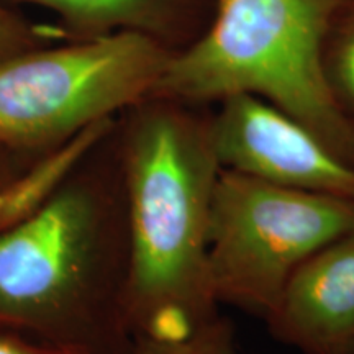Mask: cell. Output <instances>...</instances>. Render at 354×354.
Here are the masks:
<instances>
[{"label": "cell", "instance_id": "obj_11", "mask_svg": "<svg viewBox=\"0 0 354 354\" xmlns=\"http://www.w3.org/2000/svg\"><path fill=\"white\" fill-rule=\"evenodd\" d=\"M130 354H240L232 320L220 313L184 338H135Z\"/></svg>", "mask_w": 354, "mask_h": 354}, {"label": "cell", "instance_id": "obj_4", "mask_svg": "<svg viewBox=\"0 0 354 354\" xmlns=\"http://www.w3.org/2000/svg\"><path fill=\"white\" fill-rule=\"evenodd\" d=\"M172 53L136 33L61 41L0 64V143L51 153L154 92Z\"/></svg>", "mask_w": 354, "mask_h": 354}, {"label": "cell", "instance_id": "obj_9", "mask_svg": "<svg viewBox=\"0 0 354 354\" xmlns=\"http://www.w3.org/2000/svg\"><path fill=\"white\" fill-rule=\"evenodd\" d=\"M323 71L331 95L354 123V0H336L323 35Z\"/></svg>", "mask_w": 354, "mask_h": 354}, {"label": "cell", "instance_id": "obj_8", "mask_svg": "<svg viewBox=\"0 0 354 354\" xmlns=\"http://www.w3.org/2000/svg\"><path fill=\"white\" fill-rule=\"evenodd\" d=\"M51 10L64 41L136 33L171 53L192 44L210 24L215 0H2Z\"/></svg>", "mask_w": 354, "mask_h": 354}, {"label": "cell", "instance_id": "obj_1", "mask_svg": "<svg viewBox=\"0 0 354 354\" xmlns=\"http://www.w3.org/2000/svg\"><path fill=\"white\" fill-rule=\"evenodd\" d=\"M113 120L0 227V330L82 354H130V233Z\"/></svg>", "mask_w": 354, "mask_h": 354}, {"label": "cell", "instance_id": "obj_13", "mask_svg": "<svg viewBox=\"0 0 354 354\" xmlns=\"http://www.w3.org/2000/svg\"><path fill=\"white\" fill-rule=\"evenodd\" d=\"M0 354H82L56 344L39 342L32 336L0 330Z\"/></svg>", "mask_w": 354, "mask_h": 354}, {"label": "cell", "instance_id": "obj_10", "mask_svg": "<svg viewBox=\"0 0 354 354\" xmlns=\"http://www.w3.org/2000/svg\"><path fill=\"white\" fill-rule=\"evenodd\" d=\"M64 148L39 153L0 143V227L33 202L25 198V194L32 198L41 196L44 189L35 187L37 180L44 177L41 172L46 171Z\"/></svg>", "mask_w": 354, "mask_h": 354}, {"label": "cell", "instance_id": "obj_12", "mask_svg": "<svg viewBox=\"0 0 354 354\" xmlns=\"http://www.w3.org/2000/svg\"><path fill=\"white\" fill-rule=\"evenodd\" d=\"M64 41L57 28H44L28 20L19 8L0 0V64L33 48Z\"/></svg>", "mask_w": 354, "mask_h": 354}, {"label": "cell", "instance_id": "obj_6", "mask_svg": "<svg viewBox=\"0 0 354 354\" xmlns=\"http://www.w3.org/2000/svg\"><path fill=\"white\" fill-rule=\"evenodd\" d=\"M214 107L212 133L223 169L354 202V167L282 110L248 94Z\"/></svg>", "mask_w": 354, "mask_h": 354}, {"label": "cell", "instance_id": "obj_3", "mask_svg": "<svg viewBox=\"0 0 354 354\" xmlns=\"http://www.w3.org/2000/svg\"><path fill=\"white\" fill-rule=\"evenodd\" d=\"M336 0H215L201 37L172 53L151 95L197 105L259 97L354 167V123L323 71V35Z\"/></svg>", "mask_w": 354, "mask_h": 354}, {"label": "cell", "instance_id": "obj_2", "mask_svg": "<svg viewBox=\"0 0 354 354\" xmlns=\"http://www.w3.org/2000/svg\"><path fill=\"white\" fill-rule=\"evenodd\" d=\"M209 105L149 95L115 117L127 192L131 338H184L220 315L210 212L221 165Z\"/></svg>", "mask_w": 354, "mask_h": 354}, {"label": "cell", "instance_id": "obj_5", "mask_svg": "<svg viewBox=\"0 0 354 354\" xmlns=\"http://www.w3.org/2000/svg\"><path fill=\"white\" fill-rule=\"evenodd\" d=\"M351 230L354 202L221 167L209 232L216 304L266 320L300 266Z\"/></svg>", "mask_w": 354, "mask_h": 354}, {"label": "cell", "instance_id": "obj_7", "mask_svg": "<svg viewBox=\"0 0 354 354\" xmlns=\"http://www.w3.org/2000/svg\"><path fill=\"white\" fill-rule=\"evenodd\" d=\"M264 322L302 354H354V230L300 266Z\"/></svg>", "mask_w": 354, "mask_h": 354}]
</instances>
